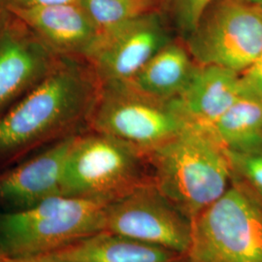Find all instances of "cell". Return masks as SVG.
Instances as JSON below:
<instances>
[{"mask_svg": "<svg viewBox=\"0 0 262 262\" xmlns=\"http://www.w3.org/2000/svg\"><path fill=\"white\" fill-rule=\"evenodd\" d=\"M4 254H3V253H2V251H1V249H0V258L3 256Z\"/></svg>", "mask_w": 262, "mask_h": 262, "instance_id": "obj_25", "label": "cell"}, {"mask_svg": "<svg viewBox=\"0 0 262 262\" xmlns=\"http://www.w3.org/2000/svg\"><path fill=\"white\" fill-rule=\"evenodd\" d=\"M173 40L158 11L100 31L84 59L101 83L129 81Z\"/></svg>", "mask_w": 262, "mask_h": 262, "instance_id": "obj_9", "label": "cell"}, {"mask_svg": "<svg viewBox=\"0 0 262 262\" xmlns=\"http://www.w3.org/2000/svg\"><path fill=\"white\" fill-rule=\"evenodd\" d=\"M49 255L72 262H176L185 254L104 230Z\"/></svg>", "mask_w": 262, "mask_h": 262, "instance_id": "obj_14", "label": "cell"}, {"mask_svg": "<svg viewBox=\"0 0 262 262\" xmlns=\"http://www.w3.org/2000/svg\"><path fill=\"white\" fill-rule=\"evenodd\" d=\"M215 0H162V8L169 12L174 27L183 39L197 27L207 10Z\"/></svg>", "mask_w": 262, "mask_h": 262, "instance_id": "obj_18", "label": "cell"}, {"mask_svg": "<svg viewBox=\"0 0 262 262\" xmlns=\"http://www.w3.org/2000/svg\"><path fill=\"white\" fill-rule=\"evenodd\" d=\"M198 67L187 46L173 40L152 56L129 82L151 96L173 100L187 90Z\"/></svg>", "mask_w": 262, "mask_h": 262, "instance_id": "obj_15", "label": "cell"}, {"mask_svg": "<svg viewBox=\"0 0 262 262\" xmlns=\"http://www.w3.org/2000/svg\"><path fill=\"white\" fill-rule=\"evenodd\" d=\"M152 183L147 157L110 136L77 134L66 159L61 194L112 203Z\"/></svg>", "mask_w": 262, "mask_h": 262, "instance_id": "obj_4", "label": "cell"}, {"mask_svg": "<svg viewBox=\"0 0 262 262\" xmlns=\"http://www.w3.org/2000/svg\"><path fill=\"white\" fill-rule=\"evenodd\" d=\"M109 204L56 195L27 209L0 214V249L10 257L55 253L104 231Z\"/></svg>", "mask_w": 262, "mask_h": 262, "instance_id": "obj_3", "label": "cell"}, {"mask_svg": "<svg viewBox=\"0 0 262 262\" xmlns=\"http://www.w3.org/2000/svg\"><path fill=\"white\" fill-rule=\"evenodd\" d=\"M188 124L176 99L165 100L129 81L102 83L89 125L147 156Z\"/></svg>", "mask_w": 262, "mask_h": 262, "instance_id": "obj_6", "label": "cell"}, {"mask_svg": "<svg viewBox=\"0 0 262 262\" xmlns=\"http://www.w3.org/2000/svg\"><path fill=\"white\" fill-rule=\"evenodd\" d=\"M192 262H262V201L233 177L230 187L191 220Z\"/></svg>", "mask_w": 262, "mask_h": 262, "instance_id": "obj_5", "label": "cell"}, {"mask_svg": "<svg viewBox=\"0 0 262 262\" xmlns=\"http://www.w3.org/2000/svg\"><path fill=\"white\" fill-rule=\"evenodd\" d=\"M60 57L16 14L0 9V116L43 80Z\"/></svg>", "mask_w": 262, "mask_h": 262, "instance_id": "obj_10", "label": "cell"}, {"mask_svg": "<svg viewBox=\"0 0 262 262\" xmlns=\"http://www.w3.org/2000/svg\"><path fill=\"white\" fill-rule=\"evenodd\" d=\"M241 79L247 94L262 99V55L241 74Z\"/></svg>", "mask_w": 262, "mask_h": 262, "instance_id": "obj_20", "label": "cell"}, {"mask_svg": "<svg viewBox=\"0 0 262 262\" xmlns=\"http://www.w3.org/2000/svg\"><path fill=\"white\" fill-rule=\"evenodd\" d=\"M105 231L187 254L191 220L149 183L109 204Z\"/></svg>", "mask_w": 262, "mask_h": 262, "instance_id": "obj_8", "label": "cell"}, {"mask_svg": "<svg viewBox=\"0 0 262 262\" xmlns=\"http://www.w3.org/2000/svg\"><path fill=\"white\" fill-rule=\"evenodd\" d=\"M233 177L262 201V147L246 151H228Z\"/></svg>", "mask_w": 262, "mask_h": 262, "instance_id": "obj_19", "label": "cell"}, {"mask_svg": "<svg viewBox=\"0 0 262 262\" xmlns=\"http://www.w3.org/2000/svg\"><path fill=\"white\" fill-rule=\"evenodd\" d=\"M9 11L23 19L57 56L85 58L99 35L98 28L80 3Z\"/></svg>", "mask_w": 262, "mask_h": 262, "instance_id": "obj_12", "label": "cell"}, {"mask_svg": "<svg viewBox=\"0 0 262 262\" xmlns=\"http://www.w3.org/2000/svg\"><path fill=\"white\" fill-rule=\"evenodd\" d=\"M176 262H192L190 260V258L187 256V254H185L184 256H182L179 260Z\"/></svg>", "mask_w": 262, "mask_h": 262, "instance_id": "obj_23", "label": "cell"}, {"mask_svg": "<svg viewBox=\"0 0 262 262\" xmlns=\"http://www.w3.org/2000/svg\"><path fill=\"white\" fill-rule=\"evenodd\" d=\"M152 183L192 220L230 187L228 150L204 126L188 124L147 156Z\"/></svg>", "mask_w": 262, "mask_h": 262, "instance_id": "obj_2", "label": "cell"}, {"mask_svg": "<svg viewBox=\"0 0 262 262\" xmlns=\"http://www.w3.org/2000/svg\"><path fill=\"white\" fill-rule=\"evenodd\" d=\"M77 134L61 138L54 146L0 178V203L17 211L61 194L66 159Z\"/></svg>", "mask_w": 262, "mask_h": 262, "instance_id": "obj_11", "label": "cell"}, {"mask_svg": "<svg viewBox=\"0 0 262 262\" xmlns=\"http://www.w3.org/2000/svg\"><path fill=\"white\" fill-rule=\"evenodd\" d=\"M102 83L82 57L61 56L56 67L0 116V157L76 134L89 124Z\"/></svg>", "mask_w": 262, "mask_h": 262, "instance_id": "obj_1", "label": "cell"}, {"mask_svg": "<svg viewBox=\"0 0 262 262\" xmlns=\"http://www.w3.org/2000/svg\"><path fill=\"white\" fill-rule=\"evenodd\" d=\"M250 3H252V4H254V5H256V6H259V5H261L262 4V0H248Z\"/></svg>", "mask_w": 262, "mask_h": 262, "instance_id": "obj_24", "label": "cell"}, {"mask_svg": "<svg viewBox=\"0 0 262 262\" xmlns=\"http://www.w3.org/2000/svg\"><path fill=\"white\" fill-rule=\"evenodd\" d=\"M199 66L244 73L262 55V13L248 0H215L184 39Z\"/></svg>", "mask_w": 262, "mask_h": 262, "instance_id": "obj_7", "label": "cell"}, {"mask_svg": "<svg viewBox=\"0 0 262 262\" xmlns=\"http://www.w3.org/2000/svg\"><path fill=\"white\" fill-rule=\"evenodd\" d=\"M245 94L241 74L214 66H199L190 84L176 99L187 122L208 126Z\"/></svg>", "mask_w": 262, "mask_h": 262, "instance_id": "obj_13", "label": "cell"}, {"mask_svg": "<svg viewBox=\"0 0 262 262\" xmlns=\"http://www.w3.org/2000/svg\"><path fill=\"white\" fill-rule=\"evenodd\" d=\"M258 7H259V9H260V11H261V13H262V4H261V5H259V6H258Z\"/></svg>", "mask_w": 262, "mask_h": 262, "instance_id": "obj_26", "label": "cell"}, {"mask_svg": "<svg viewBox=\"0 0 262 262\" xmlns=\"http://www.w3.org/2000/svg\"><path fill=\"white\" fill-rule=\"evenodd\" d=\"M204 127L228 151L262 147V99L245 92L223 116Z\"/></svg>", "mask_w": 262, "mask_h": 262, "instance_id": "obj_16", "label": "cell"}, {"mask_svg": "<svg viewBox=\"0 0 262 262\" xmlns=\"http://www.w3.org/2000/svg\"><path fill=\"white\" fill-rule=\"evenodd\" d=\"M0 262H72L61 258H57L55 256L45 254L39 256H30V257H10L3 255L0 258Z\"/></svg>", "mask_w": 262, "mask_h": 262, "instance_id": "obj_22", "label": "cell"}, {"mask_svg": "<svg viewBox=\"0 0 262 262\" xmlns=\"http://www.w3.org/2000/svg\"><path fill=\"white\" fill-rule=\"evenodd\" d=\"M99 32L161 11L162 0H80Z\"/></svg>", "mask_w": 262, "mask_h": 262, "instance_id": "obj_17", "label": "cell"}, {"mask_svg": "<svg viewBox=\"0 0 262 262\" xmlns=\"http://www.w3.org/2000/svg\"><path fill=\"white\" fill-rule=\"evenodd\" d=\"M79 2L80 0H0V9H26L38 6Z\"/></svg>", "mask_w": 262, "mask_h": 262, "instance_id": "obj_21", "label": "cell"}]
</instances>
